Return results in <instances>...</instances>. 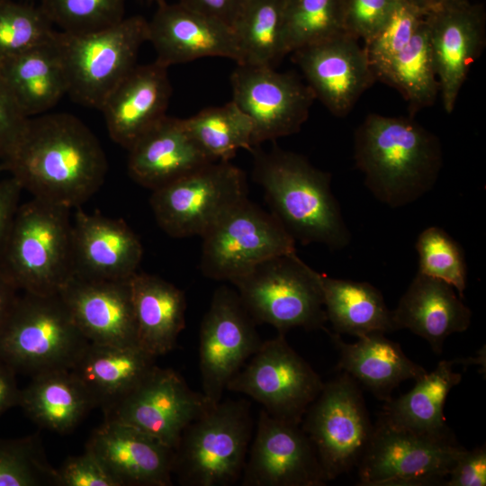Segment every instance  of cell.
<instances>
[{
  "label": "cell",
  "instance_id": "8fae6325",
  "mask_svg": "<svg viewBox=\"0 0 486 486\" xmlns=\"http://www.w3.org/2000/svg\"><path fill=\"white\" fill-rule=\"evenodd\" d=\"M202 274L212 280L233 282L256 265L296 252V242L268 212L244 199L202 238Z\"/></svg>",
  "mask_w": 486,
  "mask_h": 486
},
{
  "label": "cell",
  "instance_id": "d4e9b609",
  "mask_svg": "<svg viewBox=\"0 0 486 486\" xmlns=\"http://www.w3.org/2000/svg\"><path fill=\"white\" fill-rule=\"evenodd\" d=\"M128 173L151 191L212 162L187 131L183 119L164 116L129 149Z\"/></svg>",
  "mask_w": 486,
  "mask_h": 486
},
{
  "label": "cell",
  "instance_id": "816d5d0a",
  "mask_svg": "<svg viewBox=\"0 0 486 486\" xmlns=\"http://www.w3.org/2000/svg\"><path fill=\"white\" fill-rule=\"evenodd\" d=\"M428 14L438 8L466 0H406Z\"/></svg>",
  "mask_w": 486,
  "mask_h": 486
},
{
  "label": "cell",
  "instance_id": "7dc6e473",
  "mask_svg": "<svg viewBox=\"0 0 486 486\" xmlns=\"http://www.w3.org/2000/svg\"><path fill=\"white\" fill-rule=\"evenodd\" d=\"M22 191L20 184L11 176L0 181V254L20 206Z\"/></svg>",
  "mask_w": 486,
  "mask_h": 486
},
{
  "label": "cell",
  "instance_id": "f907efd6",
  "mask_svg": "<svg viewBox=\"0 0 486 486\" xmlns=\"http://www.w3.org/2000/svg\"><path fill=\"white\" fill-rule=\"evenodd\" d=\"M19 290L0 268V331L18 299Z\"/></svg>",
  "mask_w": 486,
  "mask_h": 486
},
{
  "label": "cell",
  "instance_id": "30bf717a",
  "mask_svg": "<svg viewBox=\"0 0 486 486\" xmlns=\"http://www.w3.org/2000/svg\"><path fill=\"white\" fill-rule=\"evenodd\" d=\"M301 426L327 482L357 467L374 432L359 384L345 373L324 382Z\"/></svg>",
  "mask_w": 486,
  "mask_h": 486
},
{
  "label": "cell",
  "instance_id": "ffe728a7",
  "mask_svg": "<svg viewBox=\"0 0 486 486\" xmlns=\"http://www.w3.org/2000/svg\"><path fill=\"white\" fill-rule=\"evenodd\" d=\"M130 280L72 274L58 292L90 343L139 346Z\"/></svg>",
  "mask_w": 486,
  "mask_h": 486
},
{
  "label": "cell",
  "instance_id": "ba28073f",
  "mask_svg": "<svg viewBox=\"0 0 486 486\" xmlns=\"http://www.w3.org/2000/svg\"><path fill=\"white\" fill-rule=\"evenodd\" d=\"M68 94L81 105L100 110L113 88L133 69L148 41V21L124 17L113 25L86 33L56 32Z\"/></svg>",
  "mask_w": 486,
  "mask_h": 486
},
{
  "label": "cell",
  "instance_id": "d6a6232c",
  "mask_svg": "<svg viewBox=\"0 0 486 486\" xmlns=\"http://www.w3.org/2000/svg\"><path fill=\"white\" fill-rule=\"evenodd\" d=\"M321 286L327 320L336 333L359 338L395 331L392 310L371 284L321 274Z\"/></svg>",
  "mask_w": 486,
  "mask_h": 486
},
{
  "label": "cell",
  "instance_id": "681fc988",
  "mask_svg": "<svg viewBox=\"0 0 486 486\" xmlns=\"http://www.w3.org/2000/svg\"><path fill=\"white\" fill-rule=\"evenodd\" d=\"M15 374L12 368L0 362V417L9 409L19 406L21 389Z\"/></svg>",
  "mask_w": 486,
  "mask_h": 486
},
{
  "label": "cell",
  "instance_id": "4dcf8cb0",
  "mask_svg": "<svg viewBox=\"0 0 486 486\" xmlns=\"http://www.w3.org/2000/svg\"><path fill=\"white\" fill-rule=\"evenodd\" d=\"M19 406L37 426L60 435L73 431L96 408L85 385L68 369L32 375L21 389Z\"/></svg>",
  "mask_w": 486,
  "mask_h": 486
},
{
  "label": "cell",
  "instance_id": "6da1fadb",
  "mask_svg": "<svg viewBox=\"0 0 486 486\" xmlns=\"http://www.w3.org/2000/svg\"><path fill=\"white\" fill-rule=\"evenodd\" d=\"M105 153L91 130L68 113L29 119L12 154L0 163L33 198L81 207L104 182Z\"/></svg>",
  "mask_w": 486,
  "mask_h": 486
},
{
  "label": "cell",
  "instance_id": "5bb4252c",
  "mask_svg": "<svg viewBox=\"0 0 486 486\" xmlns=\"http://www.w3.org/2000/svg\"><path fill=\"white\" fill-rule=\"evenodd\" d=\"M232 101L253 125V146L300 131L315 95L294 72L237 64L230 75Z\"/></svg>",
  "mask_w": 486,
  "mask_h": 486
},
{
  "label": "cell",
  "instance_id": "9c48e42d",
  "mask_svg": "<svg viewBox=\"0 0 486 486\" xmlns=\"http://www.w3.org/2000/svg\"><path fill=\"white\" fill-rule=\"evenodd\" d=\"M151 192V210L166 234L202 238L248 198V184L245 172L230 161H212Z\"/></svg>",
  "mask_w": 486,
  "mask_h": 486
},
{
  "label": "cell",
  "instance_id": "d6986e66",
  "mask_svg": "<svg viewBox=\"0 0 486 486\" xmlns=\"http://www.w3.org/2000/svg\"><path fill=\"white\" fill-rule=\"evenodd\" d=\"M426 22L443 106L451 113L485 46V9L482 4L462 1L426 14Z\"/></svg>",
  "mask_w": 486,
  "mask_h": 486
},
{
  "label": "cell",
  "instance_id": "60d3db41",
  "mask_svg": "<svg viewBox=\"0 0 486 486\" xmlns=\"http://www.w3.org/2000/svg\"><path fill=\"white\" fill-rule=\"evenodd\" d=\"M40 6L52 24L69 33L102 30L125 17V0H41Z\"/></svg>",
  "mask_w": 486,
  "mask_h": 486
},
{
  "label": "cell",
  "instance_id": "f546056e",
  "mask_svg": "<svg viewBox=\"0 0 486 486\" xmlns=\"http://www.w3.org/2000/svg\"><path fill=\"white\" fill-rule=\"evenodd\" d=\"M56 32L50 40L0 60V75L30 118L46 113L68 94L67 74Z\"/></svg>",
  "mask_w": 486,
  "mask_h": 486
},
{
  "label": "cell",
  "instance_id": "ab89813d",
  "mask_svg": "<svg viewBox=\"0 0 486 486\" xmlns=\"http://www.w3.org/2000/svg\"><path fill=\"white\" fill-rule=\"evenodd\" d=\"M418 273L441 280L464 296L467 282V266L460 244L440 227L430 226L418 236Z\"/></svg>",
  "mask_w": 486,
  "mask_h": 486
},
{
  "label": "cell",
  "instance_id": "44dd1931",
  "mask_svg": "<svg viewBox=\"0 0 486 486\" xmlns=\"http://www.w3.org/2000/svg\"><path fill=\"white\" fill-rule=\"evenodd\" d=\"M92 452L121 486H170L175 451L128 424L104 419L88 438Z\"/></svg>",
  "mask_w": 486,
  "mask_h": 486
},
{
  "label": "cell",
  "instance_id": "7a4b0ae2",
  "mask_svg": "<svg viewBox=\"0 0 486 486\" xmlns=\"http://www.w3.org/2000/svg\"><path fill=\"white\" fill-rule=\"evenodd\" d=\"M354 159L381 202L406 206L436 184L443 165L439 139L410 117L368 114L354 136Z\"/></svg>",
  "mask_w": 486,
  "mask_h": 486
},
{
  "label": "cell",
  "instance_id": "1f68e13d",
  "mask_svg": "<svg viewBox=\"0 0 486 486\" xmlns=\"http://www.w3.org/2000/svg\"><path fill=\"white\" fill-rule=\"evenodd\" d=\"M455 362L440 361L434 371L416 380L409 392L387 401L381 418L396 428L415 433L452 436L446 423L444 406L450 391L462 380V374L454 371Z\"/></svg>",
  "mask_w": 486,
  "mask_h": 486
},
{
  "label": "cell",
  "instance_id": "ac0fdd59",
  "mask_svg": "<svg viewBox=\"0 0 486 486\" xmlns=\"http://www.w3.org/2000/svg\"><path fill=\"white\" fill-rule=\"evenodd\" d=\"M315 98L335 116H346L376 81L358 39L342 32L292 52Z\"/></svg>",
  "mask_w": 486,
  "mask_h": 486
},
{
  "label": "cell",
  "instance_id": "7402d4cb",
  "mask_svg": "<svg viewBox=\"0 0 486 486\" xmlns=\"http://www.w3.org/2000/svg\"><path fill=\"white\" fill-rule=\"evenodd\" d=\"M148 41L157 61L169 68L206 57L230 58L236 63L240 54L231 28L197 13L182 4L162 1L148 21Z\"/></svg>",
  "mask_w": 486,
  "mask_h": 486
},
{
  "label": "cell",
  "instance_id": "52a82bcc",
  "mask_svg": "<svg viewBox=\"0 0 486 486\" xmlns=\"http://www.w3.org/2000/svg\"><path fill=\"white\" fill-rule=\"evenodd\" d=\"M230 284L256 324L284 335L294 328L325 329L321 274L296 252L265 260Z\"/></svg>",
  "mask_w": 486,
  "mask_h": 486
},
{
  "label": "cell",
  "instance_id": "f1b7e54d",
  "mask_svg": "<svg viewBox=\"0 0 486 486\" xmlns=\"http://www.w3.org/2000/svg\"><path fill=\"white\" fill-rule=\"evenodd\" d=\"M130 283L139 346L156 358L169 353L185 327L184 292L147 273L137 272Z\"/></svg>",
  "mask_w": 486,
  "mask_h": 486
},
{
  "label": "cell",
  "instance_id": "836d02e7",
  "mask_svg": "<svg viewBox=\"0 0 486 486\" xmlns=\"http://www.w3.org/2000/svg\"><path fill=\"white\" fill-rule=\"evenodd\" d=\"M372 68L376 80L395 88L401 94L412 115L433 105L439 94V84L426 15L405 48Z\"/></svg>",
  "mask_w": 486,
  "mask_h": 486
},
{
  "label": "cell",
  "instance_id": "9a60e30c",
  "mask_svg": "<svg viewBox=\"0 0 486 486\" xmlns=\"http://www.w3.org/2000/svg\"><path fill=\"white\" fill-rule=\"evenodd\" d=\"M256 321L237 291L215 290L200 327L199 367L202 394L212 404L221 400L229 381L259 348Z\"/></svg>",
  "mask_w": 486,
  "mask_h": 486
},
{
  "label": "cell",
  "instance_id": "7c38bea8",
  "mask_svg": "<svg viewBox=\"0 0 486 486\" xmlns=\"http://www.w3.org/2000/svg\"><path fill=\"white\" fill-rule=\"evenodd\" d=\"M465 450L448 436L396 428L382 418L357 465L361 485H428L444 481Z\"/></svg>",
  "mask_w": 486,
  "mask_h": 486
},
{
  "label": "cell",
  "instance_id": "ee69618b",
  "mask_svg": "<svg viewBox=\"0 0 486 486\" xmlns=\"http://www.w3.org/2000/svg\"><path fill=\"white\" fill-rule=\"evenodd\" d=\"M57 471V486H121L89 450L68 457Z\"/></svg>",
  "mask_w": 486,
  "mask_h": 486
},
{
  "label": "cell",
  "instance_id": "f35d334b",
  "mask_svg": "<svg viewBox=\"0 0 486 486\" xmlns=\"http://www.w3.org/2000/svg\"><path fill=\"white\" fill-rule=\"evenodd\" d=\"M52 25L40 5L0 0V60L50 40Z\"/></svg>",
  "mask_w": 486,
  "mask_h": 486
},
{
  "label": "cell",
  "instance_id": "2e32d148",
  "mask_svg": "<svg viewBox=\"0 0 486 486\" xmlns=\"http://www.w3.org/2000/svg\"><path fill=\"white\" fill-rule=\"evenodd\" d=\"M213 404L171 368L157 364L104 419L132 426L175 449L182 433Z\"/></svg>",
  "mask_w": 486,
  "mask_h": 486
},
{
  "label": "cell",
  "instance_id": "3957f363",
  "mask_svg": "<svg viewBox=\"0 0 486 486\" xmlns=\"http://www.w3.org/2000/svg\"><path fill=\"white\" fill-rule=\"evenodd\" d=\"M253 178L263 189L271 213L295 242L341 250L351 234L331 190V175L302 155L274 147H255Z\"/></svg>",
  "mask_w": 486,
  "mask_h": 486
},
{
  "label": "cell",
  "instance_id": "8d00e7d4",
  "mask_svg": "<svg viewBox=\"0 0 486 486\" xmlns=\"http://www.w3.org/2000/svg\"><path fill=\"white\" fill-rule=\"evenodd\" d=\"M345 0H284V37L287 54L344 30Z\"/></svg>",
  "mask_w": 486,
  "mask_h": 486
},
{
  "label": "cell",
  "instance_id": "f5cc1de1",
  "mask_svg": "<svg viewBox=\"0 0 486 486\" xmlns=\"http://www.w3.org/2000/svg\"><path fill=\"white\" fill-rule=\"evenodd\" d=\"M153 1H156L158 4L162 2V1H165V0H153Z\"/></svg>",
  "mask_w": 486,
  "mask_h": 486
},
{
  "label": "cell",
  "instance_id": "d590c367",
  "mask_svg": "<svg viewBox=\"0 0 486 486\" xmlns=\"http://www.w3.org/2000/svg\"><path fill=\"white\" fill-rule=\"evenodd\" d=\"M183 121L193 140L213 161H230L238 150L254 148L252 122L232 100Z\"/></svg>",
  "mask_w": 486,
  "mask_h": 486
},
{
  "label": "cell",
  "instance_id": "5b68a950",
  "mask_svg": "<svg viewBox=\"0 0 486 486\" xmlns=\"http://www.w3.org/2000/svg\"><path fill=\"white\" fill-rule=\"evenodd\" d=\"M21 292L0 331V362L32 376L70 370L89 341L59 293Z\"/></svg>",
  "mask_w": 486,
  "mask_h": 486
},
{
  "label": "cell",
  "instance_id": "484cf974",
  "mask_svg": "<svg viewBox=\"0 0 486 486\" xmlns=\"http://www.w3.org/2000/svg\"><path fill=\"white\" fill-rule=\"evenodd\" d=\"M456 292L448 284L417 273L392 310L395 330H410L440 354L450 335L471 324L472 312Z\"/></svg>",
  "mask_w": 486,
  "mask_h": 486
},
{
  "label": "cell",
  "instance_id": "83f0119b",
  "mask_svg": "<svg viewBox=\"0 0 486 486\" xmlns=\"http://www.w3.org/2000/svg\"><path fill=\"white\" fill-rule=\"evenodd\" d=\"M156 365V357L138 346L88 343L70 371L104 413L126 397Z\"/></svg>",
  "mask_w": 486,
  "mask_h": 486
},
{
  "label": "cell",
  "instance_id": "7bdbcfd3",
  "mask_svg": "<svg viewBox=\"0 0 486 486\" xmlns=\"http://www.w3.org/2000/svg\"><path fill=\"white\" fill-rule=\"evenodd\" d=\"M400 0H345L344 30L362 39L372 38L387 22Z\"/></svg>",
  "mask_w": 486,
  "mask_h": 486
},
{
  "label": "cell",
  "instance_id": "cb8c5ba5",
  "mask_svg": "<svg viewBox=\"0 0 486 486\" xmlns=\"http://www.w3.org/2000/svg\"><path fill=\"white\" fill-rule=\"evenodd\" d=\"M167 68L157 60L136 65L99 110L110 138L127 150L166 115L172 94Z\"/></svg>",
  "mask_w": 486,
  "mask_h": 486
},
{
  "label": "cell",
  "instance_id": "e575fe53",
  "mask_svg": "<svg viewBox=\"0 0 486 486\" xmlns=\"http://www.w3.org/2000/svg\"><path fill=\"white\" fill-rule=\"evenodd\" d=\"M284 0H242L230 28L238 47L237 64L274 66L287 55Z\"/></svg>",
  "mask_w": 486,
  "mask_h": 486
},
{
  "label": "cell",
  "instance_id": "4fadbf2b",
  "mask_svg": "<svg viewBox=\"0 0 486 486\" xmlns=\"http://www.w3.org/2000/svg\"><path fill=\"white\" fill-rule=\"evenodd\" d=\"M324 382L285 339L277 334L259 348L229 381L226 390L260 403L268 414L301 424Z\"/></svg>",
  "mask_w": 486,
  "mask_h": 486
},
{
  "label": "cell",
  "instance_id": "277c9868",
  "mask_svg": "<svg viewBox=\"0 0 486 486\" xmlns=\"http://www.w3.org/2000/svg\"><path fill=\"white\" fill-rule=\"evenodd\" d=\"M70 211L33 197L20 204L0 254L20 292L57 294L73 274Z\"/></svg>",
  "mask_w": 486,
  "mask_h": 486
},
{
  "label": "cell",
  "instance_id": "4316f807",
  "mask_svg": "<svg viewBox=\"0 0 486 486\" xmlns=\"http://www.w3.org/2000/svg\"><path fill=\"white\" fill-rule=\"evenodd\" d=\"M339 352L337 368L380 400L389 401L391 393L407 380H418L427 371L410 360L400 346L384 333H371L346 343L339 334L328 332Z\"/></svg>",
  "mask_w": 486,
  "mask_h": 486
},
{
  "label": "cell",
  "instance_id": "c3c4849f",
  "mask_svg": "<svg viewBox=\"0 0 486 486\" xmlns=\"http://www.w3.org/2000/svg\"><path fill=\"white\" fill-rule=\"evenodd\" d=\"M242 0H179L183 5L230 27Z\"/></svg>",
  "mask_w": 486,
  "mask_h": 486
},
{
  "label": "cell",
  "instance_id": "8992f818",
  "mask_svg": "<svg viewBox=\"0 0 486 486\" xmlns=\"http://www.w3.org/2000/svg\"><path fill=\"white\" fill-rule=\"evenodd\" d=\"M252 437L248 402L220 400L182 433L173 476L184 486L231 485L242 475Z\"/></svg>",
  "mask_w": 486,
  "mask_h": 486
},
{
  "label": "cell",
  "instance_id": "74e56055",
  "mask_svg": "<svg viewBox=\"0 0 486 486\" xmlns=\"http://www.w3.org/2000/svg\"><path fill=\"white\" fill-rule=\"evenodd\" d=\"M57 486L56 468L49 463L38 434L0 437V486Z\"/></svg>",
  "mask_w": 486,
  "mask_h": 486
},
{
  "label": "cell",
  "instance_id": "b9f144b4",
  "mask_svg": "<svg viewBox=\"0 0 486 486\" xmlns=\"http://www.w3.org/2000/svg\"><path fill=\"white\" fill-rule=\"evenodd\" d=\"M426 13L400 0L384 25L367 41L364 48L372 68L390 59L405 48L415 35Z\"/></svg>",
  "mask_w": 486,
  "mask_h": 486
},
{
  "label": "cell",
  "instance_id": "603a6c76",
  "mask_svg": "<svg viewBox=\"0 0 486 486\" xmlns=\"http://www.w3.org/2000/svg\"><path fill=\"white\" fill-rule=\"evenodd\" d=\"M73 274L98 280H128L143 256L138 235L122 219L88 213L72 216Z\"/></svg>",
  "mask_w": 486,
  "mask_h": 486
},
{
  "label": "cell",
  "instance_id": "e0dca14e",
  "mask_svg": "<svg viewBox=\"0 0 486 486\" xmlns=\"http://www.w3.org/2000/svg\"><path fill=\"white\" fill-rule=\"evenodd\" d=\"M244 486H320L327 482L301 424L261 410L242 472Z\"/></svg>",
  "mask_w": 486,
  "mask_h": 486
},
{
  "label": "cell",
  "instance_id": "bcb514c9",
  "mask_svg": "<svg viewBox=\"0 0 486 486\" xmlns=\"http://www.w3.org/2000/svg\"><path fill=\"white\" fill-rule=\"evenodd\" d=\"M446 480L447 486H485L486 448L464 450L455 461Z\"/></svg>",
  "mask_w": 486,
  "mask_h": 486
},
{
  "label": "cell",
  "instance_id": "f6af8a7d",
  "mask_svg": "<svg viewBox=\"0 0 486 486\" xmlns=\"http://www.w3.org/2000/svg\"><path fill=\"white\" fill-rule=\"evenodd\" d=\"M29 119L0 75V163L15 148Z\"/></svg>",
  "mask_w": 486,
  "mask_h": 486
}]
</instances>
